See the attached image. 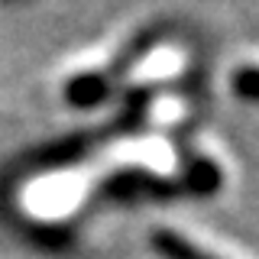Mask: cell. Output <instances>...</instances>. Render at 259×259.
Returning <instances> with one entry per match:
<instances>
[{"label": "cell", "instance_id": "obj_1", "mask_svg": "<svg viewBox=\"0 0 259 259\" xmlns=\"http://www.w3.org/2000/svg\"><path fill=\"white\" fill-rule=\"evenodd\" d=\"M152 246H159L168 259H214V256L201 253L194 243H188L185 237H178L172 230H156L152 233Z\"/></svg>", "mask_w": 259, "mask_h": 259}]
</instances>
